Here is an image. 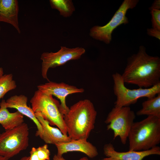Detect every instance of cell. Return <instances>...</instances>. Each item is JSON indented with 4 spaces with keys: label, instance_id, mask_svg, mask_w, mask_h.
<instances>
[{
    "label": "cell",
    "instance_id": "cell-1",
    "mask_svg": "<svg viewBox=\"0 0 160 160\" xmlns=\"http://www.w3.org/2000/svg\"><path fill=\"white\" fill-rule=\"evenodd\" d=\"M124 83L148 88L160 83V58L149 55L143 46L127 59L121 75Z\"/></svg>",
    "mask_w": 160,
    "mask_h": 160
},
{
    "label": "cell",
    "instance_id": "cell-2",
    "mask_svg": "<svg viewBox=\"0 0 160 160\" xmlns=\"http://www.w3.org/2000/svg\"><path fill=\"white\" fill-rule=\"evenodd\" d=\"M97 112L89 100H80L64 115L67 135L71 140H87L94 128Z\"/></svg>",
    "mask_w": 160,
    "mask_h": 160
},
{
    "label": "cell",
    "instance_id": "cell-3",
    "mask_svg": "<svg viewBox=\"0 0 160 160\" xmlns=\"http://www.w3.org/2000/svg\"><path fill=\"white\" fill-rule=\"evenodd\" d=\"M129 151L149 150L160 143V117L148 116L134 122L129 132Z\"/></svg>",
    "mask_w": 160,
    "mask_h": 160
},
{
    "label": "cell",
    "instance_id": "cell-4",
    "mask_svg": "<svg viewBox=\"0 0 160 160\" xmlns=\"http://www.w3.org/2000/svg\"><path fill=\"white\" fill-rule=\"evenodd\" d=\"M30 102L34 113L40 112L51 126H56L63 134L68 135L64 115L60 110V104L52 95L45 94L38 89Z\"/></svg>",
    "mask_w": 160,
    "mask_h": 160
},
{
    "label": "cell",
    "instance_id": "cell-5",
    "mask_svg": "<svg viewBox=\"0 0 160 160\" xmlns=\"http://www.w3.org/2000/svg\"><path fill=\"white\" fill-rule=\"evenodd\" d=\"M112 77L113 92L116 97L114 107L129 106L135 103L140 98H150L160 93V83L148 88H139L131 89L125 86L121 75L119 73L116 72L112 75Z\"/></svg>",
    "mask_w": 160,
    "mask_h": 160
},
{
    "label": "cell",
    "instance_id": "cell-6",
    "mask_svg": "<svg viewBox=\"0 0 160 160\" xmlns=\"http://www.w3.org/2000/svg\"><path fill=\"white\" fill-rule=\"evenodd\" d=\"M29 129L23 122L0 134V155L8 159L26 149L29 145Z\"/></svg>",
    "mask_w": 160,
    "mask_h": 160
},
{
    "label": "cell",
    "instance_id": "cell-7",
    "mask_svg": "<svg viewBox=\"0 0 160 160\" xmlns=\"http://www.w3.org/2000/svg\"><path fill=\"white\" fill-rule=\"evenodd\" d=\"M136 117L129 106L114 107L108 113L105 122L107 130L113 132V139L119 136L122 143L125 144Z\"/></svg>",
    "mask_w": 160,
    "mask_h": 160
},
{
    "label": "cell",
    "instance_id": "cell-8",
    "mask_svg": "<svg viewBox=\"0 0 160 160\" xmlns=\"http://www.w3.org/2000/svg\"><path fill=\"white\" fill-rule=\"evenodd\" d=\"M138 2V0H124L106 24L103 26L95 25L90 29V36L95 39L109 44L113 30L119 25L129 23L126 13L129 9L134 8Z\"/></svg>",
    "mask_w": 160,
    "mask_h": 160
},
{
    "label": "cell",
    "instance_id": "cell-9",
    "mask_svg": "<svg viewBox=\"0 0 160 160\" xmlns=\"http://www.w3.org/2000/svg\"><path fill=\"white\" fill-rule=\"evenodd\" d=\"M85 49L81 47L68 48L61 46L55 52H44L41 54V72L43 78L49 81L47 73L49 68L61 66L71 60H78L85 52Z\"/></svg>",
    "mask_w": 160,
    "mask_h": 160
},
{
    "label": "cell",
    "instance_id": "cell-10",
    "mask_svg": "<svg viewBox=\"0 0 160 160\" xmlns=\"http://www.w3.org/2000/svg\"><path fill=\"white\" fill-rule=\"evenodd\" d=\"M38 90L48 95H54L60 100V110L63 115L68 111L69 108L67 105L66 99L70 94L75 93H82L84 90L82 88H78L76 87L70 85L63 82L57 83L51 81L37 86Z\"/></svg>",
    "mask_w": 160,
    "mask_h": 160
},
{
    "label": "cell",
    "instance_id": "cell-11",
    "mask_svg": "<svg viewBox=\"0 0 160 160\" xmlns=\"http://www.w3.org/2000/svg\"><path fill=\"white\" fill-rule=\"evenodd\" d=\"M103 153L106 157L101 160H143L145 157L152 155H160V147L158 146L149 150L142 151H129L119 152L116 151L112 144H105Z\"/></svg>",
    "mask_w": 160,
    "mask_h": 160
},
{
    "label": "cell",
    "instance_id": "cell-12",
    "mask_svg": "<svg viewBox=\"0 0 160 160\" xmlns=\"http://www.w3.org/2000/svg\"><path fill=\"white\" fill-rule=\"evenodd\" d=\"M55 145L57 149V155L58 156H62L68 152L77 151L83 153L89 158H92L98 154L96 147L86 139L71 140L68 142H59Z\"/></svg>",
    "mask_w": 160,
    "mask_h": 160
},
{
    "label": "cell",
    "instance_id": "cell-13",
    "mask_svg": "<svg viewBox=\"0 0 160 160\" xmlns=\"http://www.w3.org/2000/svg\"><path fill=\"white\" fill-rule=\"evenodd\" d=\"M28 97L23 95H15L11 97L6 101L7 108H14L23 115L31 119L35 124L37 130L35 135L40 136L43 132L42 126L36 117L32 108L27 105Z\"/></svg>",
    "mask_w": 160,
    "mask_h": 160
},
{
    "label": "cell",
    "instance_id": "cell-14",
    "mask_svg": "<svg viewBox=\"0 0 160 160\" xmlns=\"http://www.w3.org/2000/svg\"><path fill=\"white\" fill-rule=\"evenodd\" d=\"M35 114L43 129V132L39 137L46 143L55 145L59 142H68L71 140L68 135L63 134L59 129L52 127L40 112H35Z\"/></svg>",
    "mask_w": 160,
    "mask_h": 160
},
{
    "label": "cell",
    "instance_id": "cell-15",
    "mask_svg": "<svg viewBox=\"0 0 160 160\" xmlns=\"http://www.w3.org/2000/svg\"><path fill=\"white\" fill-rule=\"evenodd\" d=\"M19 9L17 0H0V22L11 24L20 33L21 31L18 19Z\"/></svg>",
    "mask_w": 160,
    "mask_h": 160
},
{
    "label": "cell",
    "instance_id": "cell-16",
    "mask_svg": "<svg viewBox=\"0 0 160 160\" xmlns=\"http://www.w3.org/2000/svg\"><path fill=\"white\" fill-rule=\"evenodd\" d=\"M0 107V124L5 130L12 129L24 122L23 115L19 112L9 111L4 100H1Z\"/></svg>",
    "mask_w": 160,
    "mask_h": 160
},
{
    "label": "cell",
    "instance_id": "cell-17",
    "mask_svg": "<svg viewBox=\"0 0 160 160\" xmlns=\"http://www.w3.org/2000/svg\"><path fill=\"white\" fill-rule=\"evenodd\" d=\"M136 115L160 117V93L144 101L142 103V108L137 111Z\"/></svg>",
    "mask_w": 160,
    "mask_h": 160
},
{
    "label": "cell",
    "instance_id": "cell-18",
    "mask_svg": "<svg viewBox=\"0 0 160 160\" xmlns=\"http://www.w3.org/2000/svg\"><path fill=\"white\" fill-rule=\"evenodd\" d=\"M52 9L57 10L60 15L64 17L71 16L75 11V7L71 0H50Z\"/></svg>",
    "mask_w": 160,
    "mask_h": 160
},
{
    "label": "cell",
    "instance_id": "cell-19",
    "mask_svg": "<svg viewBox=\"0 0 160 160\" xmlns=\"http://www.w3.org/2000/svg\"><path fill=\"white\" fill-rule=\"evenodd\" d=\"M17 85L12 74L3 75L0 78V99L9 91L15 89Z\"/></svg>",
    "mask_w": 160,
    "mask_h": 160
},
{
    "label": "cell",
    "instance_id": "cell-20",
    "mask_svg": "<svg viewBox=\"0 0 160 160\" xmlns=\"http://www.w3.org/2000/svg\"><path fill=\"white\" fill-rule=\"evenodd\" d=\"M29 160H50V153L48 145L46 144L37 148H32Z\"/></svg>",
    "mask_w": 160,
    "mask_h": 160
},
{
    "label": "cell",
    "instance_id": "cell-21",
    "mask_svg": "<svg viewBox=\"0 0 160 160\" xmlns=\"http://www.w3.org/2000/svg\"><path fill=\"white\" fill-rule=\"evenodd\" d=\"M151 13L152 28L160 31V10L152 9Z\"/></svg>",
    "mask_w": 160,
    "mask_h": 160
},
{
    "label": "cell",
    "instance_id": "cell-22",
    "mask_svg": "<svg viewBox=\"0 0 160 160\" xmlns=\"http://www.w3.org/2000/svg\"><path fill=\"white\" fill-rule=\"evenodd\" d=\"M147 33L149 35L160 39V31L153 28H148L147 30Z\"/></svg>",
    "mask_w": 160,
    "mask_h": 160
},
{
    "label": "cell",
    "instance_id": "cell-23",
    "mask_svg": "<svg viewBox=\"0 0 160 160\" xmlns=\"http://www.w3.org/2000/svg\"><path fill=\"white\" fill-rule=\"evenodd\" d=\"M160 0H156L151 7V10L156 9L160 10Z\"/></svg>",
    "mask_w": 160,
    "mask_h": 160
},
{
    "label": "cell",
    "instance_id": "cell-24",
    "mask_svg": "<svg viewBox=\"0 0 160 160\" xmlns=\"http://www.w3.org/2000/svg\"><path fill=\"white\" fill-rule=\"evenodd\" d=\"M53 160H66L62 156H58L57 154H55L53 158Z\"/></svg>",
    "mask_w": 160,
    "mask_h": 160
},
{
    "label": "cell",
    "instance_id": "cell-25",
    "mask_svg": "<svg viewBox=\"0 0 160 160\" xmlns=\"http://www.w3.org/2000/svg\"><path fill=\"white\" fill-rule=\"evenodd\" d=\"M29 156H25L21 158L19 160H29Z\"/></svg>",
    "mask_w": 160,
    "mask_h": 160
},
{
    "label": "cell",
    "instance_id": "cell-26",
    "mask_svg": "<svg viewBox=\"0 0 160 160\" xmlns=\"http://www.w3.org/2000/svg\"><path fill=\"white\" fill-rule=\"evenodd\" d=\"M4 72L3 68L0 67V78L3 75Z\"/></svg>",
    "mask_w": 160,
    "mask_h": 160
},
{
    "label": "cell",
    "instance_id": "cell-27",
    "mask_svg": "<svg viewBox=\"0 0 160 160\" xmlns=\"http://www.w3.org/2000/svg\"><path fill=\"white\" fill-rule=\"evenodd\" d=\"M7 158L0 155V160H8Z\"/></svg>",
    "mask_w": 160,
    "mask_h": 160
},
{
    "label": "cell",
    "instance_id": "cell-28",
    "mask_svg": "<svg viewBox=\"0 0 160 160\" xmlns=\"http://www.w3.org/2000/svg\"><path fill=\"white\" fill-rule=\"evenodd\" d=\"M79 160H89L88 158L86 157H83L80 158Z\"/></svg>",
    "mask_w": 160,
    "mask_h": 160
},
{
    "label": "cell",
    "instance_id": "cell-29",
    "mask_svg": "<svg viewBox=\"0 0 160 160\" xmlns=\"http://www.w3.org/2000/svg\"><path fill=\"white\" fill-rule=\"evenodd\" d=\"M1 27H0V31H1Z\"/></svg>",
    "mask_w": 160,
    "mask_h": 160
}]
</instances>
